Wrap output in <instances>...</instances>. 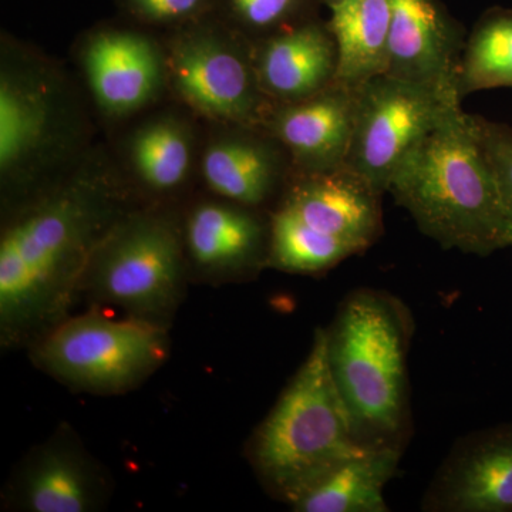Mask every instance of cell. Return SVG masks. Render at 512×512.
<instances>
[{"label":"cell","instance_id":"9c48e42d","mask_svg":"<svg viewBox=\"0 0 512 512\" xmlns=\"http://www.w3.org/2000/svg\"><path fill=\"white\" fill-rule=\"evenodd\" d=\"M420 507L426 512H512V421L458 440Z\"/></svg>","mask_w":512,"mask_h":512},{"label":"cell","instance_id":"cb8c5ba5","mask_svg":"<svg viewBox=\"0 0 512 512\" xmlns=\"http://www.w3.org/2000/svg\"><path fill=\"white\" fill-rule=\"evenodd\" d=\"M229 18L258 40L316 18L322 0H218Z\"/></svg>","mask_w":512,"mask_h":512},{"label":"cell","instance_id":"ac0fdd59","mask_svg":"<svg viewBox=\"0 0 512 512\" xmlns=\"http://www.w3.org/2000/svg\"><path fill=\"white\" fill-rule=\"evenodd\" d=\"M330 10L339 52L336 80L359 87L386 73L392 0H338Z\"/></svg>","mask_w":512,"mask_h":512},{"label":"cell","instance_id":"6da1fadb","mask_svg":"<svg viewBox=\"0 0 512 512\" xmlns=\"http://www.w3.org/2000/svg\"><path fill=\"white\" fill-rule=\"evenodd\" d=\"M119 220L109 188L86 178L10 222L0 241L3 345L35 342L67 318L94 252Z\"/></svg>","mask_w":512,"mask_h":512},{"label":"cell","instance_id":"603a6c76","mask_svg":"<svg viewBox=\"0 0 512 512\" xmlns=\"http://www.w3.org/2000/svg\"><path fill=\"white\" fill-rule=\"evenodd\" d=\"M131 160L138 177L148 187L156 191L174 190L190 170V140L175 121H154L134 136Z\"/></svg>","mask_w":512,"mask_h":512},{"label":"cell","instance_id":"7a4b0ae2","mask_svg":"<svg viewBox=\"0 0 512 512\" xmlns=\"http://www.w3.org/2000/svg\"><path fill=\"white\" fill-rule=\"evenodd\" d=\"M413 335L406 303L373 288L349 292L325 329L330 376L366 450H406L412 437L407 362Z\"/></svg>","mask_w":512,"mask_h":512},{"label":"cell","instance_id":"484cf974","mask_svg":"<svg viewBox=\"0 0 512 512\" xmlns=\"http://www.w3.org/2000/svg\"><path fill=\"white\" fill-rule=\"evenodd\" d=\"M218 0H123L131 15L154 25H181L201 19Z\"/></svg>","mask_w":512,"mask_h":512},{"label":"cell","instance_id":"d6986e66","mask_svg":"<svg viewBox=\"0 0 512 512\" xmlns=\"http://www.w3.org/2000/svg\"><path fill=\"white\" fill-rule=\"evenodd\" d=\"M404 450L380 448L360 454L292 505L298 512H387L384 488L396 476Z\"/></svg>","mask_w":512,"mask_h":512},{"label":"cell","instance_id":"7c38bea8","mask_svg":"<svg viewBox=\"0 0 512 512\" xmlns=\"http://www.w3.org/2000/svg\"><path fill=\"white\" fill-rule=\"evenodd\" d=\"M382 197L345 165L320 173H291L279 205L309 227L349 242L363 254L383 234Z\"/></svg>","mask_w":512,"mask_h":512},{"label":"cell","instance_id":"5bb4252c","mask_svg":"<svg viewBox=\"0 0 512 512\" xmlns=\"http://www.w3.org/2000/svg\"><path fill=\"white\" fill-rule=\"evenodd\" d=\"M84 69L94 99L111 116L146 106L161 83V64L153 43L128 30L94 35L84 53Z\"/></svg>","mask_w":512,"mask_h":512},{"label":"cell","instance_id":"4fadbf2b","mask_svg":"<svg viewBox=\"0 0 512 512\" xmlns=\"http://www.w3.org/2000/svg\"><path fill=\"white\" fill-rule=\"evenodd\" d=\"M254 63L266 96L275 104L293 103L336 82L338 45L328 23L313 18L256 40Z\"/></svg>","mask_w":512,"mask_h":512},{"label":"cell","instance_id":"5b68a950","mask_svg":"<svg viewBox=\"0 0 512 512\" xmlns=\"http://www.w3.org/2000/svg\"><path fill=\"white\" fill-rule=\"evenodd\" d=\"M168 356L165 326L113 319L99 312L67 316L33 342L40 370L77 392L120 394L134 389Z\"/></svg>","mask_w":512,"mask_h":512},{"label":"cell","instance_id":"ffe728a7","mask_svg":"<svg viewBox=\"0 0 512 512\" xmlns=\"http://www.w3.org/2000/svg\"><path fill=\"white\" fill-rule=\"evenodd\" d=\"M512 87V9L487 10L467 36L457 94L460 100L483 90Z\"/></svg>","mask_w":512,"mask_h":512},{"label":"cell","instance_id":"e0dca14e","mask_svg":"<svg viewBox=\"0 0 512 512\" xmlns=\"http://www.w3.org/2000/svg\"><path fill=\"white\" fill-rule=\"evenodd\" d=\"M103 483L82 448L67 437L33 454L20 477L23 507L33 512H87L103 500Z\"/></svg>","mask_w":512,"mask_h":512},{"label":"cell","instance_id":"8fae6325","mask_svg":"<svg viewBox=\"0 0 512 512\" xmlns=\"http://www.w3.org/2000/svg\"><path fill=\"white\" fill-rule=\"evenodd\" d=\"M359 87L336 80L322 92L293 103L275 104L265 130L281 144L292 173H320L345 167Z\"/></svg>","mask_w":512,"mask_h":512},{"label":"cell","instance_id":"52a82bcc","mask_svg":"<svg viewBox=\"0 0 512 512\" xmlns=\"http://www.w3.org/2000/svg\"><path fill=\"white\" fill-rule=\"evenodd\" d=\"M461 101L383 73L359 86L346 165L386 194L400 165Z\"/></svg>","mask_w":512,"mask_h":512},{"label":"cell","instance_id":"3957f363","mask_svg":"<svg viewBox=\"0 0 512 512\" xmlns=\"http://www.w3.org/2000/svg\"><path fill=\"white\" fill-rule=\"evenodd\" d=\"M387 192L441 248L483 258L512 248L493 167L461 107L403 161Z\"/></svg>","mask_w":512,"mask_h":512},{"label":"cell","instance_id":"30bf717a","mask_svg":"<svg viewBox=\"0 0 512 512\" xmlns=\"http://www.w3.org/2000/svg\"><path fill=\"white\" fill-rule=\"evenodd\" d=\"M466 40L441 0H392L386 74L461 101L457 79Z\"/></svg>","mask_w":512,"mask_h":512},{"label":"cell","instance_id":"8992f818","mask_svg":"<svg viewBox=\"0 0 512 512\" xmlns=\"http://www.w3.org/2000/svg\"><path fill=\"white\" fill-rule=\"evenodd\" d=\"M183 244L167 218H120L94 252L82 292L131 318L164 325L183 295Z\"/></svg>","mask_w":512,"mask_h":512},{"label":"cell","instance_id":"4316f807","mask_svg":"<svg viewBox=\"0 0 512 512\" xmlns=\"http://www.w3.org/2000/svg\"><path fill=\"white\" fill-rule=\"evenodd\" d=\"M336 2H338V0H322V3H325V5L329 6V8H332Z\"/></svg>","mask_w":512,"mask_h":512},{"label":"cell","instance_id":"44dd1931","mask_svg":"<svg viewBox=\"0 0 512 512\" xmlns=\"http://www.w3.org/2000/svg\"><path fill=\"white\" fill-rule=\"evenodd\" d=\"M49 101L42 87L3 73L0 83V167L16 170L46 136Z\"/></svg>","mask_w":512,"mask_h":512},{"label":"cell","instance_id":"2e32d148","mask_svg":"<svg viewBox=\"0 0 512 512\" xmlns=\"http://www.w3.org/2000/svg\"><path fill=\"white\" fill-rule=\"evenodd\" d=\"M271 224L266 227L252 208L235 204L200 205L185 232L192 261L211 272H234L266 266Z\"/></svg>","mask_w":512,"mask_h":512},{"label":"cell","instance_id":"277c9868","mask_svg":"<svg viewBox=\"0 0 512 512\" xmlns=\"http://www.w3.org/2000/svg\"><path fill=\"white\" fill-rule=\"evenodd\" d=\"M366 451L330 376L325 329H316L311 352L256 429L249 460L266 490L292 507Z\"/></svg>","mask_w":512,"mask_h":512},{"label":"cell","instance_id":"ba28073f","mask_svg":"<svg viewBox=\"0 0 512 512\" xmlns=\"http://www.w3.org/2000/svg\"><path fill=\"white\" fill-rule=\"evenodd\" d=\"M174 46L171 82L192 109L245 128L265 127L275 103L259 84L254 47L244 50L211 32L188 33Z\"/></svg>","mask_w":512,"mask_h":512},{"label":"cell","instance_id":"d4e9b609","mask_svg":"<svg viewBox=\"0 0 512 512\" xmlns=\"http://www.w3.org/2000/svg\"><path fill=\"white\" fill-rule=\"evenodd\" d=\"M488 161L500 188L505 214L512 228V127L471 114Z\"/></svg>","mask_w":512,"mask_h":512},{"label":"cell","instance_id":"9a60e30c","mask_svg":"<svg viewBox=\"0 0 512 512\" xmlns=\"http://www.w3.org/2000/svg\"><path fill=\"white\" fill-rule=\"evenodd\" d=\"M202 173L212 191L235 204L258 208L291 177V161L265 128L227 137L208 147Z\"/></svg>","mask_w":512,"mask_h":512},{"label":"cell","instance_id":"7402d4cb","mask_svg":"<svg viewBox=\"0 0 512 512\" xmlns=\"http://www.w3.org/2000/svg\"><path fill=\"white\" fill-rule=\"evenodd\" d=\"M266 266L289 274L315 275L362 254L349 242L316 231L279 205L272 214Z\"/></svg>","mask_w":512,"mask_h":512}]
</instances>
